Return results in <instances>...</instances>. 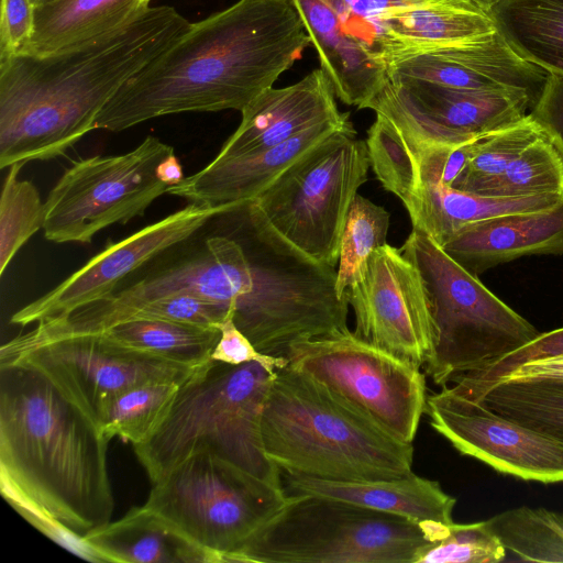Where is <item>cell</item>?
<instances>
[{
  "instance_id": "obj_15",
  "label": "cell",
  "mask_w": 563,
  "mask_h": 563,
  "mask_svg": "<svg viewBox=\"0 0 563 563\" xmlns=\"http://www.w3.org/2000/svg\"><path fill=\"white\" fill-rule=\"evenodd\" d=\"M346 295L357 338L423 366L435 336L432 302L420 271L400 249H376Z\"/></svg>"
},
{
  "instance_id": "obj_8",
  "label": "cell",
  "mask_w": 563,
  "mask_h": 563,
  "mask_svg": "<svg viewBox=\"0 0 563 563\" xmlns=\"http://www.w3.org/2000/svg\"><path fill=\"white\" fill-rule=\"evenodd\" d=\"M369 167L366 142L351 124L302 155L254 200L292 245L335 267L350 207Z\"/></svg>"
},
{
  "instance_id": "obj_20",
  "label": "cell",
  "mask_w": 563,
  "mask_h": 563,
  "mask_svg": "<svg viewBox=\"0 0 563 563\" xmlns=\"http://www.w3.org/2000/svg\"><path fill=\"white\" fill-rule=\"evenodd\" d=\"M335 92L320 68L284 88H268L242 111V120L217 158L253 154L276 146L328 120L341 119Z\"/></svg>"
},
{
  "instance_id": "obj_33",
  "label": "cell",
  "mask_w": 563,
  "mask_h": 563,
  "mask_svg": "<svg viewBox=\"0 0 563 563\" xmlns=\"http://www.w3.org/2000/svg\"><path fill=\"white\" fill-rule=\"evenodd\" d=\"M544 194L563 195V159L542 133L482 195L518 198Z\"/></svg>"
},
{
  "instance_id": "obj_24",
  "label": "cell",
  "mask_w": 563,
  "mask_h": 563,
  "mask_svg": "<svg viewBox=\"0 0 563 563\" xmlns=\"http://www.w3.org/2000/svg\"><path fill=\"white\" fill-rule=\"evenodd\" d=\"M562 200L563 195L559 194L499 198L443 185H420L404 206L412 229L426 233L442 247L472 223L507 213L551 209Z\"/></svg>"
},
{
  "instance_id": "obj_29",
  "label": "cell",
  "mask_w": 563,
  "mask_h": 563,
  "mask_svg": "<svg viewBox=\"0 0 563 563\" xmlns=\"http://www.w3.org/2000/svg\"><path fill=\"white\" fill-rule=\"evenodd\" d=\"M476 401L501 416L563 439V380L499 382Z\"/></svg>"
},
{
  "instance_id": "obj_40",
  "label": "cell",
  "mask_w": 563,
  "mask_h": 563,
  "mask_svg": "<svg viewBox=\"0 0 563 563\" xmlns=\"http://www.w3.org/2000/svg\"><path fill=\"white\" fill-rule=\"evenodd\" d=\"M34 8L32 0H1L0 59L20 53L30 42Z\"/></svg>"
},
{
  "instance_id": "obj_16",
  "label": "cell",
  "mask_w": 563,
  "mask_h": 563,
  "mask_svg": "<svg viewBox=\"0 0 563 563\" xmlns=\"http://www.w3.org/2000/svg\"><path fill=\"white\" fill-rule=\"evenodd\" d=\"M431 427L463 455L543 484L563 482V439L501 416L446 387L428 395Z\"/></svg>"
},
{
  "instance_id": "obj_27",
  "label": "cell",
  "mask_w": 563,
  "mask_h": 563,
  "mask_svg": "<svg viewBox=\"0 0 563 563\" xmlns=\"http://www.w3.org/2000/svg\"><path fill=\"white\" fill-rule=\"evenodd\" d=\"M119 344L189 367H201L221 332L203 327L155 318H134L101 331Z\"/></svg>"
},
{
  "instance_id": "obj_6",
  "label": "cell",
  "mask_w": 563,
  "mask_h": 563,
  "mask_svg": "<svg viewBox=\"0 0 563 563\" xmlns=\"http://www.w3.org/2000/svg\"><path fill=\"white\" fill-rule=\"evenodd\" d=\"M431 541L424 526L405 517L296 494L227 563H415Z\"/></svg>"
},
{
  "instance_id": "obj_22",
  "label": "cell",
  "mask_w": 563,
  "mask_h": 563,
  "mask_svg": "<svg viewBox=\"0 0 563 563\" xmlns=\"http://www.w3.org/2000/svg\"><path fill=\"white\" fill-rule=\"evenodd\" d=\"M442 249L475 276L521 256L563 254V200L551 209L472 223Z\"/></svg>"
},
{
  "instance_id": "obj_19",
  "label": "cell",
  "mask_w": 563,
  "mask_h": 563,
  "mask_svg": "<svg viewBox=\"0 0 563 563\" xmlns=\"http://www.w3.org/2000/svg\"><path fill=\"white\" fill-rule=\"evenodd\" d=\"M341 119L313 125L265 151L230 158L214 157L199 172L168 188V194L203 207H222L254 200L284 170L335 131L351 125Z\"/></svg>"
},
{
  "instance_id": "obj_5",
  "label": "cell",
  "mask_w": 563,
  "mask_h": 563,
  "mask_svg": "<svg viewBox=\"0 0 563 563\" xmlns=\"http://www.w3.org/2000/svg\"><path fill=\"white\" fill-rule=\"evenodd\" d=\"M276 374L256 362L214 360L179 387L165 420L133 451L152 484L199 451H209L276 486L280 470L267 456L262 417Z\"/></svg>"
},
{
  "instance_id": "obj_1",
  "label": "cell",
  "mask_w": 563,
  "mask_h": 563,
  "mask_svg": "<svg viewBox=\"0 0 563 563\" xmlns=\"http://www.w3.org/2000/svg\"><path fill=\"white\" fill-rule=\"evenodd\" d=\"M311 44L288 0H239L199 22L128 79L95 130L181 112L242 111Z\"/></svg>"
},
{
  "instance_id": "obj_30",
  "label": "cell",
  "mask_w": 563,
  "mask_h": 563,
  "mask_svg": "<svg viewBox=\"0 0 563 563\" xmlns=\"http://www.w3.org/2000/svg\"><path fill=\"white\" fill-rule=\"evenodd\" d=\"M506 550L528 562H563V512L521 506L486 520Z\"/></svg>"
},
{
  "instance_id": "obj_36",
  "label": "cell",
  "mask_w": 563,
  "mask_h": 563,
  "mask_svg": "<svg viewBox=\"0 0 563 563\" xmlns=\"http://www.w3.org/2000/svg\"><path fill=\"white\" fill-rule=\"evenodd\" d=\"M369 164L384 189L405 203L415 189L412 157L400 133L385 118L376 114L365 140Z\"/></svg>"
},
{
  "instance_id": "obj_10",
  "label": "cell",
  "mask_w": 563,
  "mask_h": 563,
  "mask_svg": "<svg viewBox=\"0 0 563 563\" xmlns=\"http://www.w3.org/2000/svg\"><path fill=\"white\" fill-rule=\"evenodd\" d=\"M267 483L209 451H199L153 483L144 505L161 514L222 563L286 500Z\"/></svg>"
},
{
  "instance_id": "obj_23",
  "label": "cell",
  "mask_w": 563,
  "mask_h": 563,
  "mask_svg": "<svg viewBox=\"0 0 563 563\" xmlns=\"http://www.w3.org/2000/svg\"><path fill=\"white\" fill-rule=\"evenodd\" d=\"M84 540L111 563H222L221 558L185 534L146 505L88 532Z\"/></svg>"
},
{
  "instance_id": "obj_37",
  "label": "cell",
  "mask_w": 563,
  "mask_h": 563,
  "mask_svg": "<svg viewBox=\"0 0 563 563\" xmlns=\"http://www.w3.org/2000/svg\"><path fill=\"white\" fill-rule=\"evenodd\" d=\"M560 355H563V328L540 333L534 340L504 356L487 369L464 375L446 387L457 396L476 401L487 388L518 366Z\"/></svg>"
},
{
  "instance_id": "obj_14",
  "label": "cell",
  "mask_w": 563,
  "mask_h": 563,
  "mask_svg": "<svg viewBox=\"0 0 563 563\" xmlns=\"http://www.w3.org/2000/svg\"><path fill=\"white\" fill-rule=\"evenodd\" d=\"M520 91L474 90L387 77L367 109L389 121L411 145H461L518 122L531 109Z\"/></svg>"
},
{
  "instance_id": "obj_45",
  "label": "cell",
  "mask_w": 563,
  "mask_h": 563,
  "mask_svg": "<svg viewBox=\"0 0 563 563\" xmlns=\"http://www.w3.org/2000/svg\"><path fill=\"white\" fill-rule=\"evenodd\" d=\"M51 1H54V0H32L33 4L36 7V5H41V4H45V3H48Z\"/></svg>"
},
{
  "instance_id": "obj_17",
  "label": "cell",
  "mask_w": 563,
  "mask_h": 563,
  "mask_svg": "<svg viewBox=\"0 0 563 563\" xmlns=\"http://www.w3.org/2000/svg\"><path fill=\"white\" fill-rule=\"evenodd\" d=\"M228 206L210 208L189 203L123 240L109 242L55 288L14 312L10 322L21 327L36 324L109 298L132 273Z\"/></svg>"
},
{
  "instance_id": "obj_3",
  "label": "cell",
  "mask_w": 563,
  "mask_h": 563,
  "mask_svg": "<svg viewBox=\"0 0 563 563\" xmlns=\"http://www.w3.org/2000/svg\"><path fill=\"white\" fill-rule=\"evenodd\" d=\"M168 5L45 55L0 59V168L64 155L88 132L122 85L190 27Z\"/></svg>"
},
{
  "instance_id": "obj_34",
  "label": "cell",
  "mask_w": 563,
  "mask_h": 563,
  "mask_svg": "<svg viewBox=\"0 0 563 563\" xmlns=\"http://www.w3.org/2000/svg\"><path fill=\"white\" fill-rule=\"evenodd\" d=\"M24 164H14L5 175L0 198V275L18 251L43 229L45 206L38 190L19 174Z\"/></svg>"
},
{
  "instance_id": "obj_7",
  "label": "cell",
  "mask_w": 563,
  "mask_h": 563,
  "mask_svg": "<svg viewBox=\"0 0 563 563\" xmlns=\"http://www.w3.org/2000/svg\"><path fill=\"white\" fill-rule=\"evenodd\" d=\"M400 250L430 294L435 336L423 368L434 384L483 372L540 334L426 233L412 229Z\"/></svg>"
},
{
  "instance_id": "obj_11",
  "label": "cell",
  "mask_w": 563,
  "mask_h": 563,
  "mask_svg": "<svg viewBox=\"0 0 563 563\" xmlns=\"http://www.w3.org/2000/svg\"><path fill=\"white\" fill-rule=\"evenodd\" d=\"M172 154L173 146L148 135L128 153L74 162L44 203V236L54 243H89L102 229L142 217L168 191L156 169Z\"/></svg>"
},
{
  "instance_id": "obj_32",
  "label": "cell",
  "mask_w": 563,
  "mask_h": 563,
  "mask_svg": "<svg viewBox=\"0 0 563 563\" xmlns=\"http://www.w3.org/2000/svg\"><path fill=\"white\" fill-rule=\"evenodd\" d=\"M388 211L357 194L350 207L341 236L336 291L343 297L364 275L372 253L386 244Z\"/></svg>"
},
{
  "instance_id": "obj_31",
  "label": "cell",
  "mask_w": 563,
  "mask_h": 563,
  "mask_svg": "<svg viewBox=\"0 0 563 563\" xmlns=\"http://www.w3.org/2000/svg\"><path fill=\"white\" fill-rule=\"evenodd\" d=\"M542 133L540 125L527 114L516 123L477 137L465 168L451 187L482 195Z\"/></svg>"
},
{
  "instance_id": "obj_28",
  "label": "cell",
  "mask_w": 563,
  "mask_h": 563,
  "mask_svg": "<svg viewBox=\"0 0 563 563\" xmlns=\"http://www.w3.org/2000/svg\"><path fill=\"white\" fill-rule=\"evenodd\" d=\"M183 383L152 380L126 389L109 404L99 430L109 440L145 442L165 420Z\"/></svg>"
},
{
  "instance_id": "obj_38",
  "label": "cell",
  "mask_w": 563,
  "mask_h": 563,
  "mask_svg": "<svg viewBox=\"0 0 563 563\" xmlns=\"http://www.w3.org/2000/svg\"><path fill=\"white\" fill-rule=\"evenodd\" d=\"M230 316L232 313L217 302L189 292H175L158 297L143 305L128 320L134 318H155L219 328Z\"/></svg>"
},
{
  "instance_id": "obj_25",
  "label": "cell",
  "mask_w": 563,
  "mask_h": 563,
  "mask_svg": "<svg viewBox=\"0 0 563 563\" xmlns=\"http://www.w3.org/2000/svg\"><path fill=\"white\" fill-rule=\"evenodd\" d=\"M152 0H54L34 8L30 42L20 53L45 55L103 34L133 21Z\"/></svg>"
},
{
  "instance_id": "obj_42",
  "label": "cell",
  "mask_w": 563,
  "mask_h": 563,
  "mask_svg": "<svg viewBox=\"0 0 563 563\" xmlns=\"http://www.w3.org/2000/svg\"><path fill=\"white\" fill-rule=\"evenodd\" d=\"M545 379L563 380V355L527 362L498 379L496 383Z\"/></svg>"
},
{
  "instance_id": "obj_44",
  "label": "cell",
  "mask_w": 563,
  "mask_h": 563,
  "mask_svg": "<svg viewBox=\"0 0 563 563\" xmlns=\"http://www.w3.org/2000/svg\"><path fill=\"white\" fill-rule=\"evenodd\" d=\"M477 8L482 9L483 11L487 12L497 4L500 0H467Z\"/></svg>"
},
{
  "instance_id": "obj_21",
  "label": "cell",
  "mask_w": 563,
  "mask_h": 563,
  "mask_svg": "<svg viewBox=\"0 0 563 563\" xmlns=\"http://www.w3.org/2000/svg\"><path fill=\"white\" fill-rule=\"evenodd\" d=\"M286 495L314 494L334 497L373 510L397 515L424 526L432 541L453 523L456 499L437 481L413 472L396 479L331 481L280 472Z\"/></svg>"
},
{
  "instance_id": "obj_2",
  "label": "cell",
  "mask_w": 563,
  "mask_h": 563,
  "mask_svg": "<svg viewBox=\"0 0 563 563\" xmlns=\"http://www.w3.org/2000/svg\"><path fill=\"white\" fill-rule=\"evenodd\" d=\"M110 440L42 373L0 364V488L67 550L111 521Z\"/></svg>"
},
{
  "instance_id": "obj_12",
  "label": "cell",
  "mask_w": 563,
  "mask_h": 563,
  "mask_svg": "<svg viewBox=\"0 0 563 563\" xmlns=\"http://www.w3.org/2000/svg\"><path fill=\"white\" fill-rule=\"evenodd\" d=\"M288 365L324 383L397 439L412 443L427 411L421 366L357 338L350 329L292 344Z\"/></svg>"
},
{
  "instance_id": "obj_18",
  "label": "cell",
  "mask_w": 563,
  "mask_h": 563,
  "mask_svg": "<svg viewBox=\"0 0 563 563\" xmlns=\"http://www.w3.org/2000/svg\"><path fill=\"white\" fill-rule=\"evenodd\" d=\"M549 74L521 57L496 30L408 57L393 65L387 77L463 89L520 91L529 96L533 107Z\"/></svg>"
},
{
  "instance_id": "obj_43",
  "label": "cell",
  "mask_w": 563,
  "mask_h": 563,
  "mask_svg": "<svg viewBox=\"0 0 563 563\" xmlns=\"http://www.w3.org/2000/svg\"><path fill=\"white\" fill-rule=\"evenodd\" d=\"M156 175L169 187L179 184L184 178L183 167L175 153L166 157L157 167Z\"/></svg>"
},
{
  "instance_id": "obj_13",
  "label": "cell",
  "mask_w": 563,
  "mask_h": 563,
  "mask_svg": "<svg viewBox=\"0 0 563 563\" xmlns=\"http://www.w3.org/2000/svg\"><path fill=\"white\" fill-rule=\"evenodd\" d=\"M23 364L45 375L98 428L121 393L152 380L185 382L198 368L119 344L104 332L2 344L0 364ZM203 366V365H202Z\"/></svg>"
},
{
  "instance_id": "obj_4",
  "label": "cell",
  "mask_w": 563,
  "mask_h": 563,
  "mask_svg": "<svg viewBox=\"0 0 563 563\" xmlns=\"http://www.w3.org/2000/svg\"><path fill=\"white\" fill-rule=\"evenodd\" d=\"M262 437L280 472L345 482L396 479L412 472V443L289 365L277 371L269 388Z\"/></svg>"
},
{
  "instance_id": "obj_35",
  "label": "cell",
  "mask_w": 563,
  "mask_h": 563,
  "mask_svg": "<svg viewBox=\"0 0 563 563\" xmlns=\"http://www.w3.org/2000/svg\"><path fill=\"white\" fill-rule=\"evenodd\" d=\"M506 549L486 520L452 523L440 538L426 544L415 563H499Z\"/></svg>"
},
{
  "instance_id": "obj_26",
  "label": "cell",
  "mask_w": 563,
  "mask_h": 563,
  "mask_svg": "<svg viewBox=\"0 0 563 563\" xmlns=\"http://www.w3.org/2000/svg\"><path fill=\"white\" fill-rule=\"evenodd\" d=\"M488 14L521 57L563 75V0H500Z\"/></svg>"
},
{
  "instance_id": "obj_41",
  "label": "cell",
  "mask_w": 563,
  "mask_h": 563,
  "mask_svg": "<svg viewBox=\"0 0 563 563\" xmlns=\"http://www.w3.org/2000/svg\"><path fill=\"white\" fill-rule=\"evenodd\" d=\"M529 114L563 159V75L549 74L541 96Z\"/></svg>"
},
{
  "instance_id": "obj_39",
  "label": "cell",
  "mask_w": 563,
  "mask_h": 563,
  "mask_svg": "<svg viewBox=\"0 0 563 563\" xmlns=\"http://www.w3.org/2000/svg\"><path fill=\"white\" fill-rule=\"evenodd\" d=\"M221 335L214 346L211 358L230 365H240L256 362L269 373L276 374L278 369L288 365L284 356H273L260 352L251 340L236 327L232 316L219 325Z\"/></svg>"
},
{
  "instance_id": "obj_9",
  "label": "cell",
  "mask_w": 563,
  "mask_h": 563,
  "mask_svg": "<svg viewBox=\"0 0 563 563\" xmlns=\"http://www.w3.org/2000/svg\"><path fill=\"white\" fill-rule=\"evenodd\" d=\"M298 11L335 96L365 109L408 55L415 14L443 0H288Z\"/></svg>"
}]
</instances>
